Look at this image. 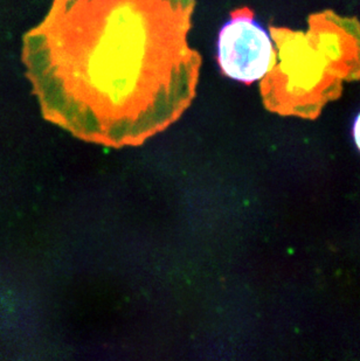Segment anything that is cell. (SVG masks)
I'll return each instance as SVG.
<instances>
[{"label":"cell","mask_w":360,"mask_h":361,"mask_svg":"<svg viewBox=\"0 0 360 361\" xmlns=\"http://www.w3.org/2000/svg\"><path fill=\"white\" fill-rule=\"evenodd\" d=\"M195 0H54L24 39L44 116L110 147L137 146L192 103L201 56L188 44Z\"/></svg>","instance_id":"1"},{"label":"cell","mask_w":360,"mask_h":361,"mask_svg":"<svg viewBox=\"0 0 360 361\" xmlns=\"http://www.w3.org/2000/svg\"><path fill=\"white\" fill-rule=\"evenodd\" d=\"M216 57L229 79L253 83L263 79L274 63V47L268 33L247 8L237 9L220 29Z\"/></svg>","instance_id":"2"},{"label":"cell","mask_w":360,"mask_h":361,"mask_svg":"<svg viewBox=\"0 0 360 361\" xmlns=\"http://www.w3.org/2000/svg\"><path fill=\"white\" fill-rule=\"evenodd\" d=\"M353 137H354V141L358 146V149L360 150V114H358V117L354 121V125H353Z\"/></svg>","instance_id":"3"}]
</instances>
